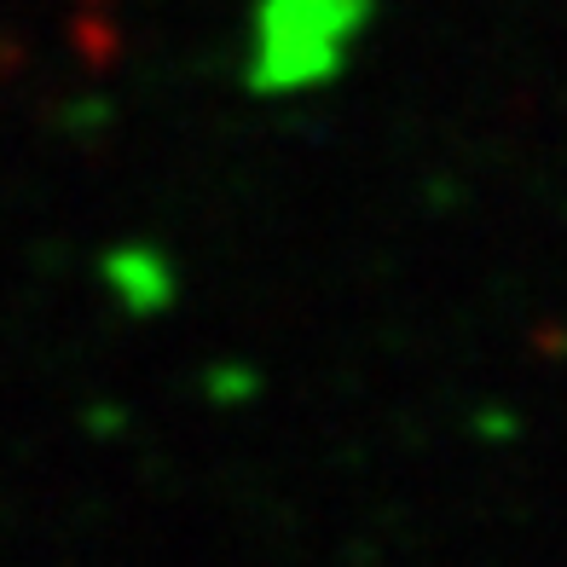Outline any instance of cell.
<instances>
[{
	"label": "cell",
	"mask_w": 567,
	"mask_h": 567,
	"mask_svg": "<svg viewBox=\"0 0 567 567\" xmlns=\"http://www.w3.org/2000/svg\"><path fill=\"white\" fill-rule=\"evenodd\" d=\"M365 18V0H267L261 12V70L272 82H313L337 64L342 41Z\"/></svg>",
	"instance_id": "cell-1"
}]
</instances>
